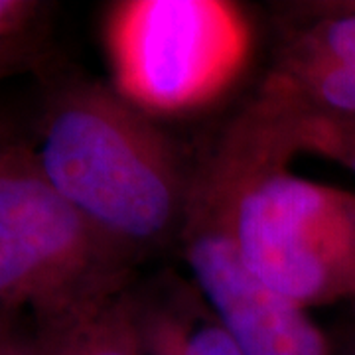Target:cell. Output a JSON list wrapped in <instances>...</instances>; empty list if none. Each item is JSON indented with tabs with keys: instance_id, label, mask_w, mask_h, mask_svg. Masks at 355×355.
<instances>
[{
	"instance_id": "7c38bea8",
	"label": "cell",
	"mask_w": 355,
	"mask_h": 355,
	"mask_svg": "<svg viewBox=\"0 0 355 355\" xmlns=\"http://www.w3.org/2000/svg\"><path fill=\"white\" fill-rule=\"evenodd\" d=\"M18 320L6 324L0 330V355H40L32 334L18 330Z\"/></svg>"
},
{
	"instance_id": "30bf717a",
	"label": "cell",
	"mask_w": 355,
	"mask_h": 355,
	"mask_svg": "<svg viewBox=\"0 0 355 355\" xmlns=\"http://www.w3.org/2000/svg\"><path fill=\"white\" fill-rule=\"evenodd\" d=\"M51 6L34 0H0V64L34 71L48 53Z\"/></svg>"
},
{
	"instance_id": "ba28073f",
	"label": "cell",
	"mask_w": 355,
	"mask_h": 355,
	"mask_svg": "<svg viewBox=\"0 0 355 355\" xmlns=\"http://www.w3.org/2000/svg\"><path fill=\"white\" fill-rule=\"evenodd\" d=\"M263 99L296 111L355 116V65L284 53Z\"/></svg>"
},
{
	"instance_id": "9c48e42d",
	"label": "cell",
	"mask_w": 355,
	"mask_h": 355,
	"mask_svg": "<svg viewBox=\"0 0 355 355\" xmlns=\"http://www.w3.org/2000/svg\"><path fill=\"white\" fill-rule=\"evenodd\" d=\"M253 114L286 156L294 150L314 153L355 172V116L296 111L265 99L254 105Z\"/></svg>"
},
{
	"instance_id": "4fadbf2b",
	"label": "cell",
	"mask_w": 355,
	"mask_h": 355,
	"mask_svg": "<svg viewBox=\"0 0 355 355\" xmlns=\"http://www.w3.org/2000/svg\"><path fill=\"white\" fill-rule=\"evenodd\" d=\"M306 14H338V12H355V0H343V2H316V4H304Z\"/></svg>"
},
{
	"instance_id": "5bb4252c",
	"label": "cell",
	"mask_w": 355,
	"mask_h": 355,
	"mask_svg": "<svg viewBox=\"0 0 355 355\" xmlns=\"http://www.w3.org/2000/svg\"><path fill=\"white\" fill-rule=\"evenodd\" d=\"M16 137V130H14L12 119H8L4 113H0V148L8 142L10 139Z\"/></svg>"
},
{
	"instance_id": "5b68a950",
	"label": "cell",
	"mask_w": 355,
	"mask_h": 355,
	"mask_svg": "<svg viewBox=\"0 0 355 355\" xmlns=\"http://www.w3.org/2000/svg\"><path fill=\"white\" fill-rule=\"evenodd\" d=\"M196 291L245 355H334L326 336L296 304L245 266L219 205L191 190L182 229Z\"/></svg>"
},
{
	"instance_id": "3957f363",
	"label": "cell",
	"mask_w": 355,
	"mask_h": 355,
	"mask_svg": "<svg viewBox=\"0 0 355 355\" xmlns=\"http://www.w3.org/2000/svg\"><path fill=\"white\" fill-rule=\"evenodd\" d=\"M128 263L42 174L18 135L0 148V310L34 326L127 288Z\"/></svg>"
},
{
	"instance_id": "52a82bcc",
	"label": "cell",
	"mask_w": 355,
	"mask_h": 355,
	"mask_svg": "<svg viewBox=\"0 0 355 355\" xmlns=\"http://www.w3.org/2000/svg\"><path fill=\"white\" fill-rule=\"evenodd\" d=\"M40 355H144L128 288L73 316L34 326Z\"/></svg>"
},
{
	"instance_id": "9a60e30c",
	"label": "cell",
	"mask_w": 355,
	"mask_h": 355,
	"mask_svg": "<svg viewBox=\"0 0 355 355\" xmlns=\"http://www.w3.org/2000/svg\"><path fill=\"white\" fill-rule=\"evenodd\" d=\"M18 71H24V67H20V65H14V64H0V81H2L4 77L12 76V73H18Z\"/></svg>"
},
{
	"instance_id": "277c9868",
	"label": "cell",
	"mask_w": 355,
	"mask_h": 355,
	"mask_svg": "<svg viewBox=\"0 0 355 355\" xmlns=\"http://www.w3.org/2000/svg\"><path fill=\"white\" fill-rule=\"evenodd\" d=\"M109 50L116 91L140 111L172 113L216 97L247 51L239 10L214 0H132L114 6Z\"/></svg>"
},
{
	"instance_id": "e0dca14e",
	"label": "cell",
	"mask_w": 355,
	"mask_h": 355,
	"mask_svg": "<svg viewBox=\"0 0 355 355\" xmlns=\"http://www.w3.org/2000/svg\"><path fill=\"white\" fill-rule=\"evenodd\" d=\"M342 355H355V343L354 345H349V347H347V349H345Z\"/></svg>"
},
{
	"instance_id": "8fae6325",
	"label": "cell",
	"mask_w": 355,
	"mask_h": 355,
	"mask_svg": "<svg viewBox=\"0 0 355 355\" xmlns=\"http://www.w3.org/2000/svg\"><path fill=\"white\" fill-rule=\"evenodd\" d=\"M310 16L312 20L294 36L286 53L355 65V12Z\"/></svg>"
},
{
	"instance_id": "6da1fadb",
	"label": "cell",
	"mask_w": 355,
	"mask_h": 355,
	"mask_svg": "<svg viewBox=\"0 0 355 355\" xmlns=\"http://www.w3.org/2000/svg\"><path fill=\"white\" fill-rule=\"evenodd\" d=\"M40 76L42 174L128 265L182 233L193 182L172 144L116 91L53 64Z\"/></svg>"
},
{
	"instance_id": "7a4b0ae2",
	"label": "cell",
	"mask_w": 355,
	"mask_h": 355,
	"mask_svg": "<svg viewBox=\"0 0 355 355\" xmlns=\"http://www.w3.org/2000/svg\"><path fill=\"white\" fill-rule=\"evenodd\" d=\"M249 116L193 188L216 202L245 266L300 306L355 291V202L282 168Z\"/></svg>"
},
{
	"instance_id": "2e32d148",
	"label": "cell",
	"mask_w": 355,
	"mask_h": 355,
	"mask_svg": "<svg viewBox=\"0 0 355 355\" xmlns=\"http://www.w3.org/2000/svg\"><path fill=\"white\" fill-rule=\"evenodd\" d=\"M14 320H18L16 316H10V314H6V312H2L0 310V330L6 326V324H10V322H14Z\"/></svg>"
},
{
	"instance_id": "8992f818",
	"label": "cell",
	"mask_w": 355,
	"mask_h": 355,
	"mask_svg": "<svg viewBox=\"0 0 355 355\" xmlns=\"http://www.w3.org/2000/svg\"><path fill=\"white\" fill-rule=\"evenodd\" d=\"M135 310L144 355H245L196 286L135 298Z\"/></svg>"
}]
</instances>
